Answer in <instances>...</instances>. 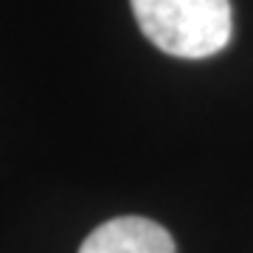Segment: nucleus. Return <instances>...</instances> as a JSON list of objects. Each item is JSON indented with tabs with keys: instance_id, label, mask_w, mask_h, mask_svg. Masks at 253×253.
<instances>
[{
	"instance_id": "1",
	"label": "nucleus",
	"mask_w": 253,
	"mask_h": 253,
	"mask_svg": "<svg viewBox=\"0 0 253 253\" xmlns=\"http://www.w3.org/2000/svg\"><path fill=\"white\" fill-rule=\"evenodd\" d=\"M144 37L163 54L206 59L231 40L228 0H129Z\"/></svg>"
},
{
	"instance_id": "2",
	"label": "nucleus",
	"mask_w": 253,
	"mask_h": 253,
	"mask_svg": "<svg viewBox=\"0 0 253 253\" xmlns=\"http://www.w3.org/2000/svg\"><path fill=\"white\" fill-rule=\"evenodd\" d=\"M79 253H174V239L152 219L116 217L101 222L82 242Z\"/></svg>"
}]
</instances>
